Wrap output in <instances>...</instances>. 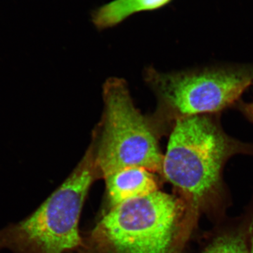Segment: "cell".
Listing matches in <instances>:
<instances>
[{"mask_svg":"<svg viewBox=\"0 0 253 253\" xmlns=\"http://www.w3.org/2000/svg\"><path fill=\"white\" fill-rule=\"evenodd\" d=\"M104 179L112 208L158 191L157 181L153 172L144 168H124Z\"/></svg>","mask_w":253,"mask_h":253,"instance_id":"8992f818","label":"cell"},{"mask_svg":"<svg viewBox=\"0 0 253 253\" xmlns=\"http://www.w3.org/2000/svg\"><path fill=\"white\" fill-rule=\"evenodd\" d=\"M219 118V113H214L176 121L163 158V175L196 214L220 208L226 162L236 155H253V144L226 134Z\"/></svg>","mask_w":253,"mask_h":253,"instance_id":"6da1fadb","label":"cell"},{"mask_svg":"<svg viewBox=\"0 0 253 253\" xmlns=\"http://www.w3.org/2000/svg\"><path fill=\"white\" fill-rule=\"evenodd\" d=\"M247 233L248 242H249V253H253V212L249 218Z\"/></svg>","mask_w":253,"mask_h":253,"instance_id":"30bf717a","label":"cell"},{"mask_svg":"<svg viewBox=\"0 0 253 253\" xmlns=\"http://www.w3.org/2000/svg\"><path fill=\"white\" fill-rule=\"evenodd\" d=\"M202 253H249L247 233L223 231L211 240Z\"/></svg>","mask_w":253,"mask_h":253,"instance_id":"ba28073f","label":"cell"},{"mask_svg":"<svg viewBox=\"0 0 253 253\" xmlns=\"http://www.w3.org/2000/svg\"><path fill=\"white\" fill-rule=\"evenodd\" d=\"M235 106L236 107L237 106L238 109L246 116V118L253 123V101L249 103L239 101L236 103Z\"/></svg>","mask_w":253,"mask_h":253,"instance_id":"9c48e42d","label":"cell"},{"mask_svg":"<svg viewBox=\"0 0 253 253\" xmlns=\"http://www.w3.org/2000/svg\"><path fill=\"white\" fill-rule=\"evenodd\" d=\"M172 0H113L98 8L92 22L99 29L117 26L133 14L153 11L169 4Z\"/></svg>","mask_w":253,"mask_h":253,"instance_id":"52a82bcc","label":"cell"},{"mask_svg":"<svg viewBox=\"0 0 253 253\" xmlns=\"http://www.w3.org/2000/svg\"><path fill=\"white\" fill-rule=\"evenodd\" d=\"M196 215L181 196L158 191L112 208L93 244L98 253H177Z\"/></svg>","mask_w":253,"mask_h":253,"instance_id":"7a4b0ae2","label":"cell"},{"mask_svg":"<svg viewBox=\"0 0 253 253\" xmlns=\"http://www.w3.org/2000/svg\"><path fill=\"white\" fill-rule=\"evenodd\" d=\"M98 176L92 141L71 175L35 212L0 229V249L12 253H64L81 246L80 216Z\"/></svg>","mask_w":253,"mask_h":253,"instance_id":"3957f363","label":"cell"},{"mask_svg":"<svg viewBox=\"0 0 253 253\" xmlns=\"http://www.w3.org/2000/svg\"><path fill=\"white\" fill-rule=\"evenodd\" d=\"M148 84L158 97L154 121L172 129L181 118L221 113L235 106L253 82V65L209 66L179 72L146 71Z\"/></svg>","mask_w":253,"mask_h":253,"instance_id":"5b68a950","label":"cell"},{"mask_svg":"<svg viewBox=\"0 0 253 253\" xmlns=\"http://www.w3.org/2000/svg\"><path fill=\"white\" fill-rule=\"evenodd\" d=\"M103 97L102 121L92 138L99 176L105 179L129 167L163 174L164 155L158 139L161 129L154 118L146 117L136 109L126 81L108 79Z\"/></svg>","mask_w":253,"mask_h":253,"instance_id":"277c9868","label":"cell"}]
</instances>
